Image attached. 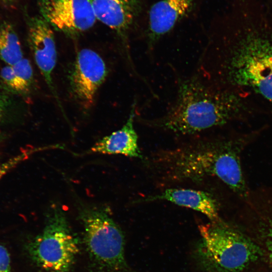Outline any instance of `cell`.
Masks as SVG:
<instances>
[{"mask_svg": "<svg viewBox=\"0 0 272 272\" xmlns=\"http://www.w3.org/2000/svg\"><path fill=\"white\" fill-rule=\"evenodd\" d=\"M246 26L211 37L195 72L211 87L245 97L272 117V31Z\"/></svg>", "mask_w": 272, "mask_h": 272, "instance_id": "cell-1", "label": "cell"}, {"mask_svg": "<svg viewBox=\"0 0 272 272\" xmlns=\"http://www.w3.org/2000/svg\"><path fill=\"white\" fill-rule=\"evenodd\" d=\"M264 128L235 131L159 152L152 160V167L170 181L199 182L209 177L218 178L243 200L250 190L242 169V153Z\"/></svg>", "mask_w": 272, "mask_h": 272, "instance_id": "cell-2", "label": "cell"}, {"mask_svg": "<svg viewBox=\"0 0 272 272\" xmlns=\"http://www.w3.org/2000/svg\"><path fill=\"white\" fill-rule=\"evenodd\" d=\"M264 114L250 100L211 87L195 72L190 77L178 78L175 100L164 115L138 119L149 127L188 135L232 123H244Z\"/></svg>", "mask_w": 272, "mask_h": 272, "instance_id": "cell-3", "label": "cell"}, {"mask_svg": "<svg viewBox=\"0 0 272 272\" xmlns=\"http://www.w3.org/2000/svg\"><path fill=\"white\" fill-rule=\"evenodd\" d=\"M198 228L194 256L203 272H242L263 254L258 244L220 219Z\"/></svg>", "mask_w": 272, "mask_h": 272, "instance_id": "cell-4", "label": "cell"}, {"mask_svg": "<svg viewBox=\"0 0 272 272\" xmlns=\"http://www.w3.org/2000/svg\"><path fill=\"white\" fill-rule=\"evenodd\" d=\"M78 218L83 225L84 240L92 260L107 272H126L124 236L104 205L77 200Z\"/></svg>", "mask_w": 272, "mask_h": 272, "instance_id": "cell-5", "label": "cell"}, {"mask_svg": "<svg viewBox=\"0 0 272 272\" xmlns=\"http://www.w3.org/2000/svg\"><path fill=\"white\" fill-rule=\"evenodd\" d=\"M78 248L64 210L58 204H51L43 232L28 244L31 258L47 271L66 272L74 262Z\"/></svg>", "mask_w": 272, "mask_h": 272, "instance_id": "cell-6", "label": "cell"}, {"mask_svg": "<svg viewBox=\"0 0 272 272\" xmlns=\"http://www.w3.org/2000/svg\"><path fill=\"white\" fill-rule=\"evenodd\" d=\"M38 4L40 16L66 34L86 31L96 21L90 0H38Z\"/></svg>", "mask_w": 272, "mask_h": 272, "instance_id": "cell-7", "label": "cell"}, {"mask_svg": "<svg viewBox=\"0 0 272 272\" xmlns=\"http://www.w3.org/2000/svg\"><path fill=\"white\" fill-rule=\"evenodd\" d=\"M107 75L105 62L96 52L84 48L78 52L71 76V88L74 97L84 107L89 108L92 105Z\"/></svg>", "mask_w": 272, "mask_h": 272, "instance_id": "cell-8", "label": "cell"}, {"mask_svg": "<svg viewBox=\"0 0 272 272\" xmlns=\"http://www.w3.org/2000/svg\"><path fill=\"white\" fill-rule=\"evenodd\" d=\"M242 215L262 242L272 271V184L251 191L244 201Z\"/></svg>", "mask_w": 272, "mask_h": 272, "instance_id": "cell-9", "label": "cell"}, {"mask_svg": "<svg viewBox=\"0 0 272 272\" xmlns=\"http://www.w3.org/2000/svg\"><path fill=\"white\" fill-rule=\"evenodd\" d=\"M28 41L34 60L47 85L54 94L52 73L57 52L53 32L50 25L40 16L27 20Z\"/></svg>", "mask_w": 272, "mask_h": 272, "instance_id": "cell-10", "label": "cell"}, {"mask_svg": "<svg viewBox=\"0 0 272 272\" xmlns=\"http://www.w3.org/2000/svg\"><path fill=\"white\" fill-rule=\"evenodd\" d=\"M194 0H161L149 14L146 34L147 53L152 55L158 41L175 27L191 8Z\"/></svg>", "mask_w": 272, "mask_h": 272, "instance_id": "cell-11", "label": "cell"}, {"mask_svg": "<svg viewBox=\"0 0 272 272\" xmlns=\"http://www.w3.org/2000/svg\"><path fill=\"white\" fill-rule=\"evenodd\" d=\"M98 20L126 39V33L139 14L141 0H90Z\"/></svg>", "mask_w": 272, "mask_h": 272, "instance_id": "cell-12", "label": "cell"}, {"mask_svg": "<svg viewBox=\"0 0 272 272\" xmlns=\"http://www.w3.org/2000/svg\"><path fill=\"white\" fill-rule=\"evenodd\" d=\"M137 107V101L134 100L125 124L119 129L96 142L91 147V152L143 159L138 144V136L134 127Z\"/></svg>", "mask_w": 272, "mask_h": 272, "instance_id": "cell-13", "label": "cell"}, {"mask_svg": "<svg viewBox=\"0 0 272 272\" xmlns=\"http://www.w3.org/2000/svg\"><path fill=\"white\" fill-rule=\"evenodd\" d=\"M157 200H165L200 212L211 221L220 219L217 201L211 193L206 191L192 189L167 188L159 194L144 198L142 201Z\"/></svg>", "mask_w": 272, "mask_h": 272, "instance_id": "cell-14", "label": "cell"}, {"mask_svg": "<svg viewBox=\"0 0 272 272\" xmlns=\"http://www.w3.org/2000/svg\"><path fill=\"white\" fill-rule=\"evenodd\" d=\"M23 52L19 38L9 23L0 24V59L7 65H13L21 60Z\"/></svg>", "mask_w": 272, "mask_h": 272, "instance_id": "cell-15", "label": "cell"}, {"mask_svg": "<svg viewBox=\"0 0 272 272\" xmlns=\"http://www.w3.org/2000/svg\"><path fill=\"white\" fill-rule=\"evenodd\" d=\"M12 66L18 83L19 94L28 93L33 82V69L30 61L27 59L23 58Z\"/></svg>", "mask_w": 272, "mask_h": 272, "instance_id": "cell-16", "label": "cell"}, {"mask_svg": "<svg viewBox=\"0 0 272 272\" xmlns=\"http://www.w3.org/2000/svg\"><path fill=\"white\" fill-rule=\"evenodd\" d=\"M34 150L23 151L17 155L13 156L5 162L0 164V180L9 171L16 167L23 161L27 159Z\"/></svg>", "mask_w": 272, "mask_h": 272, "instance_id": "cell-17", "label": "cell"}, {"mask_svg": "<svg viewBox=\"0 0 272 272\" xmlns=\"http://www.w3.org/2000/svg\"><path fill=\"white\" fill-rule=\"evenodd\" d=\"M0 75L4 84L11 91L19 94L18 83L12 66L7 65L3 67Z\"/></svg>", "mask_w": 272, "mask_h": 272, "instance_id": "cell-18", "label": "cell"}, {"mask_svg": "<svg viewBox=\"0 0 272 272\" xmlns=\"http://www.w3.org/2000/svg\"><path fill=\"white\" fill-rule=\"evenodd\" d=\"M0 272H12L10 254L6 247L1 244Z\"/></svg>", "mask_w": 272, "mask_h": 272, "instance_id": "cell-19", "label": "cell"}, {"mask_svg": "<svg viewBox=\"0 0 272 272\" xmlns=\"http://www.w3.org/2000/svg\"><path fill=\"white\" fill-rule=\"evenodd\" d=\"M8 105V100L6 97L0 93V122L4 115Z\"/></svg>", "mask_w": 272, "mask_h": 272, "instance_id": "cell-20", "label": "cell"}, {"mask_svg": "<svg viewBox=\"0 0 272 272\" xmlns=\"http://www.w3.org/2000/svg\"><path fill=\"white\" fill-rule=\"evenodd\" d=\"M3 2L7 3H10L14 2L17 0H0Z\"/></svg>", "mask_w": 272, "mask_h": 272, "instance_id": "cell-21", "label": "cell"}]
</instances>
